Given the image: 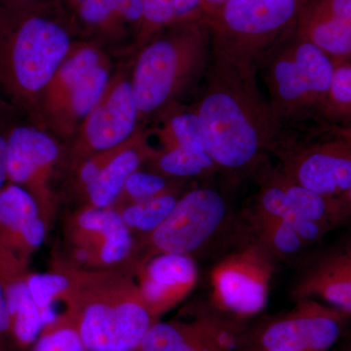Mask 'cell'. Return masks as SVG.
<instances>
[{
    "label": "cell",
    "instance_id": "cell-1",
    "mask_svg": "<svg viewBox=\"0 0 351 351\" xmlns=\"http://www.w3.org/2000/svg\"><path fill=\"white\" fill-rule=\"evenodd\" d=\"M206 87L196 114L218 172L233 182L256 176L285 138L255 62L212 45Z\"/></svg>",
    "mask_w": 351,
    "mask_h": 351
},
{
    "label": "cell",
    "instance_id": "cell-2",
    "mask_svg": "<svg viewBox=\"0 0 351 351\" xmlns=\"http://www.w3.org/2000/svg\"><path fill=\"white\" fill-rule=\"evenodd\" d=\"M64 314L87 351H136L158 321L127 269L73 267V289Z\"/></svg>",
    "mask_w": 351,
    "mask_h": 351
},
{
    "label": "cell",
    "instance_id": "cell-3",
    "mask_svg": "<svg viewBox=\"0 0 351 351\" xmlns=\"http://www.w3.org/2000/svg\"><path fill=\"white\" fill-rule=\"evenodd\" d=\"M277 121L288 133L323 128L335 64L295 27L256 63Z\"/></svg>",
    "mask_w": 351,
    "mask_h": 351
},
{
    "label": "cell",
    "instance_id": "cell-4",
    "mask_svg": "<svg viewBox=\"0 0 351 351\" xmlns=\"http://www.w3.org/2000/svg\"><path fill=\"white\" fill-rule=\"evenodd\" d=\"M211 56V34L202 18L186 21L179 36L147 46L138 58L132 87L138 110L163 107L186 78L207 71Z\"/></svg>",
    "mask_w": 351,
    "mask_h": 351
},
{
    "label": "cell",
    "instance_id": "cell-5",
    "mask_svg": "<svg viewBox=\"0 0 351 351\" xmlns=\"http://www.w3.org/2000/svg\"><path fill=\"white\" fill-rule=\"evenodd\" d=\"M304 0H228L203 15L212 45L257 63L295 27Z\"/></svg>",
    "mask_w": 351,
    "mask_h": 351
},
{
    "label": "cell",
    "instance_id": "cell-6",
    "mask_svg": "<svg viewBox=\"0 0 351 351\" xmlns=\"http://www.w3.org/2000/svg\"><path fill=\"white\" fill-rule=\"evenodd\" d=\"M350 324V316L317 300H295L290 311L247 325L242 351H332Z\"/></svg>",
    "mask_w": 351,
    "mask_h": 351
},
{
    "label": "cell",
    "instance_id": "cell-7",
    "mask_svg": "<svg viewBox=\"0 0 351 351\" xmlns=\"http://www.w3.org/2000/svg\"><path fill=\"white\" fill-rule=\"evenodd\" d=\"M274 156L286 175L323 197L351 188V142L332 129L287 133Z\"/></svg>",
    "mask_w": 351,
    "mask_h": 351
},
{
    "label": "cell",
    "instance_id": "cell-8",
    "mask_svg": "<svg viewBox=\"0 0 351 351\" xmlns=\"http://www.w3.org/2000/svg\"><path fill=\"white\" fill-rule=\"evenodd\" d=\"M274 261L255 240L226 255L212 269L210 304L243 322L257 316L267 306Z\"/></svg>",
    "mask_w": 351,
    "mask_h": 351
},
{
    "label": "cell",
    "instance_id": "cell-9",
    "mask_svg": "<svg viewBox=\"0 0 351 351\" xmlns=\"http://www.w3.org/2000/svg\"><path fill=\"white\" fill-rule=\"evenodd\" d=\"M228 214V202L216 189L189 191L178 199L163 223L145 237L149 252L143 263L159 254L191 256L221 232Z\"/></svg>",
    "mask_w": 351,
    "mask_h": 351
},
{
    "label": "cell",
    "instance_id": "cell-10",
    "mask_svg": "<svg viewBox=\"0 0 351 351\" xmlns=\"http://www.w3.org/2000/svg\"><path fill=\"white\" fill-rule=\"evenodd\" d=\"M246 327L211 304H196L156 321L136 351H242Z\"/></svg>",
    "mask_w": 351,
    "mask_h": 351
},
{
    "label": "cell",
    "instance_id": "cell-11",
    "mask_svg": "<svg viewBox=\"0 0 351 351\" xmlns=\"http://www.w3.org/2000/svg\"><path fill=\"white\" fill-rule=\"evenodd\" d=\"M69 265L82 270L127 269L135 241L117 210L89 207L66 226Z\"/></svg>",
    "mask_w": 351,
    "mask_h": 351
},
{
    "label": "cell",
    "instance_id": "cell-12",
    "mask_svg": "<svg viewBox=\"0 0 351 351\" xmlns=\"http://www.w3.org/2000/svg\"><path fill=\"white\" fill-rule=\"evenodd\" d=\"M292 295L317 300L351 318V230L304 260Z\"/></svg>",
    "mask_w": 351,
    "mask_h": 351
},
{
    "label": "cell",
    "instance_id": "cell-13",
    "mask_svg": "<svg viewBox=\"0 0 351 351\" xmlns=\"http://www.w3.org/2000/svg\"><path fill=\"white\" fill-rule=\"evenodd\" d=\"M69 48V36L61 25L32 16L23 21L16 32L13 66L23 88L38 91L50 82Z\"/></svg>",
    "mask_w": 351,
    "mask_h": 351
},
{
    "label": "cell",
    "instance_id": "cell-14",
    "mask_svg": "<svg viewBox=\"0 0 351 351\" xmlns=\"http://www.w3.org/2000/svg\"><path fill=\"white\" fill-rule=\"evenodd\" d=\"M258 189L254 213L271 218L309 219L331 223L336 230L334 199L323 197L269 163L256 175Z\"/></svg>",
    "mask_w": 351,
    "mask_h": 351
},
{
    "label": "cell",
    "instance_id": "cell-15",
    "mask_svg": "<svg viewBox=\"0 0 351 351\" xmlns=\"http://www.w3.org/2000/svg\"><path fill=\"white\" fill-rule=\"evenodd\" d=\"M137 271L143 297L157 320L191 293L198 276L193 258L180 254L154 256L138 265Z\"/></svg>",
    "mask_w": 351,
    "mask_h": 351
},
{
    "label": "cell",
    "instance_id": "cell-16",
    "mask_svg": "<svg viewBox=\"0 0 351 351\" xmlns=\"http://www.w3.org/2000/svg\"><path fill=\"white\" fill-rule=\"evenodd\" d=\"M47 226L38 202L22 186L10 184L0 193V247L29 265L46 237Z\"/></svg>",
    "mask_w": 351,
    "mask_h": 351
},
{
    "label": "cell",
    "instance_id": "cell-17",
    "mask_svg": "<svg viewBox=\"0 0 351 351\" xmlns=\"http://www.w3.org/2000/svg\"><path fill=\"white\" fill-rule=\"evenodd\" d=\"M295 32L335 66L351 60V0H304Z\"/></svg>",
    "mask_w": 351,
    "mask_h": 351
},
{
    "label": "cell",
    "instance_id": "cell-18",
    "mask_svg": "<svg viewBox=\"0 0 351 351\" xmlns=\"http://www.w3.org/2000/svg\"><path fill=\"white\" fill-rule=\"evenodd\" d=\"M137 110L131 85L121 83L107 103L97 108L88 120L86 135L90 145L104 151L123 142L133 131Z\"/></svg>",
    "mask_w": 351,
    "mask_h": 351
},
{
    "label": "cell",
    "instance_id": "cell-19",
    "mask_svg": "<svg viewBox=\"0 0 351 351\" xmlns=\"http://www.w3.org/2000/svg\"><path fill=\"white\" fill-rule=\"evenodd\" d=\"M57 156V145L45 133L19 127L7 141L8 179L20 186L31 184Z\"/></svg>",
    "mask_w": 351,
    "mask_h": 351
},
{
    "label": "cell",
    "instance_id": "cell-20",
    "mask_svg": "<svg viewBox=\"0 0 351 351\" xmlns=\"http://www.w3.org/2000/svg\"><path fill=\"white\" fill-rule=\"evenodd\" d=\"M60 75L71 91L76 114L86 117L100 100L108 80L98 53L89 48L80 51L62 66Z\"/></svg>",
    "mask_w": 351,
    "mask_h": 351
},
{
    "label": "cell",
    "instance_id": "cell-21",
    "mask_svg": "<svg viewBox=\"0 0 351 351\" xmlns=\"http://www.w3.org/2000/svg\"><path fill=\"white\" fill-rule=\"evenodd\" d=\"M27 276L11 279L2 286L10 316L12 341L22 348L32 346L45 327L29 292Z\"/></svg>",
    "mask_w": 351,
    "mask_h": 351
},
{
    "label": "cell",
    "instance_id": "cell-22",
    "mask_svg": "<svg viewBox=\"0 0 351 351\" xmlns=\"http://www.w3.org/2000/svg\"><path fill=\"white\" fill-rule=\"evenodd\" d=\"M73 267L64 263L48 274H29L27 285L46 325L53 322L60 314L56 304H66L73 289Z\"/></svg>",
    "mask_w": 351,
    "mask_h": 351
},
{
    "label": "cell",
    "instance_id": "cell-23",
    "mask_svg": "<svg viewBox=\"0 0 351 351\" xmlns=\"http://www.w3.org/2000/svg\"><path fill=\"white\" fill-rule=\"evenodd\" d=\"M140 156L134 151L122 152L103 166L97 179L86 189L95 208H110L119 198L129 177L137 170Z\"/></svg>",
    "mask_w": 351,
    "mask_h": 351
},
{
    "label": "cell",
    "instance_id": "cell-24",
    "mask_svg": "<svg viewBox=\"0 0 351 351\" xmlns=\"http://www.w3.org/2000/svg\"><path fill=\"white\" fill-rule=\"evenodd\" d=\"M250 221L255 241L269 252L274 260L294 257L307 248L295 232L294 226L286 219L252 212Z\"/></svg>",
    "mask_w": 351,
    "mask_h": 351
},
{
    "label": "cell",
    "instance_id": "cell-25",
    "mask_svg": "<svg viewBox=\"0 0 351 351\" xmlns=\"http://www.w3.org/2000/svg\"><path fill=\"white\" fill-rule=\"evenodd\" d=\"M323 124L328 129L351 127V60L335 66Z\"/></svg>",
    "mask_w": 351,
    "mask_h": 351
},
{
    "label": "cell",
    "instance_id": "cell-26",
    "mask_svg": "<svg viewBox=\"0 0 351 351\" xmlns=\"http://www.w3.org/2000/svg\"><path fill=\"white\" fill-rule=\"evenodd\" d=\"M177 201L178 198L172 193H164L132 203L119 212L131 232L135 230L149 235L167 218Z\"/></svg>",
    "mask_w": 351,
    "mask_h": 351
},
{
    "label": "cell",
    "instance_id": "cell-27",
    "mask_svg": "<svg viewBox=\"0 0 351 351\" xmlns=\"http://www.w3.org/2000/svg\"><path fill=\"white\" fill-rule=\"evenodd\" d=\"M80 16L89 25H103L113 18L137 22L144 18L143 0H83Z\"/></svg>",
    "mask_w": 351,
    "mask_h": 351
},
{
    "label": "cell",
    "instance_id": "cell-28",
    "mask_svg": "<svg viewBox=\"0 0 351 351\" xmlns=\"http://www.w3.org/2000/svg\"><path fill=\"white\" fill-rule=\"evenodd\" d=\"M144 19L152 27L203 18L201 0H143Z\"/></svg>",
    "mask_w": 351,
    "mask_h": 351
},
{
    "label": "cell",
    "instance_id": "cell-29",
    "mask_svg": "<svg viewBox=\"0 0 351 351\" xmlns=\"http://www.w3.org/2000/svg\"><path fill=\"white\" fill-rule=\"evenodd\" d=\"M159 167L165 174L179 178L197 177L218 171L209 154L178 145L160 157Z\"/></svg>",
    "mask_w": 351,
    "mask_h": 351
},
{
    "label": "cell",
    "instance_id": "cell-30",
    "mask_svg": "<svg viewBox=\"0 0 351 351\" xmlns=\"http://www.w3.org/2000/svg\"><path fill=\"white\" fill-rule=\"evenodd\" d=\"M29 351H87L80 335L64 313L46 325Z\"/></svg>",
    "mask_w": 351,
    "mask_h": 351
},
{
    "label": "cell",
    "instance_id": "cell-31",
    "mask_svg": "<svg viewBox=\"0 0 351 351\" xmlns=\"http://www.w3.org/2000/svg\"><path fill=\"white\" fill-rule=\"evenodd\" d=\"M170 124L176 145L208 154L199 119L195 112L176 115L171 120Z\"/></svg>",
    "mask_w": 351,
    "mask_h": 351
},
{
    "label": "cell",
    "instance_id": "cell-32",
    "mask_svg": "<svg viewBox=\"0 0 351 351\" xmlns=\"http://www.w3.org/2000/svg\"><path fill=\"white\" fill-rule=\"evenodd\" d=\"M123 189L133 203L168 193L167 182L162 177L137 171L127 179Z\"/></svg>",
    "mask_w": 351,
    "mask_h": 351
},
{
    "label": "cell",
    "instance_id": "cell-33",
    "mask_svg": "<svg viewBox=\"0 0 351 351\" xmlns=\"http://www.w3.org/2000/svg\"><path fill=\"white\" fill-rule=\"evenodd\" d=\"M334 206L337 228H348L351 230V188L343 195L334 198Z\"/></svg>",
    "mask_w": 351,
    "mask_h": 351
},
{
    "label": "cell",
    "instance_id": "cell-34",
    "mask_svg": "<svg viewBox=\"0 0 351 351\" xmlns=\"http://www.w3.org/2000/svg\"><path fill=\"white\" fill-rule=\"evenodd\" d=\"M8 339H12L10 316H9L3 288L0 283V346L6 348L5 341Z\"/></svg>",
    "mask_w": 351,
    "mask_h": 351
},
{
    "label": "cell",
    "instance_id": "cell-35",
    "mask_svg": "<svg viewBox=\"0 0 351 351\" xmlns=\"http://www.w3.org/2000/svg\"><path fill=\"white\" fill-rule=\"evenodd\" d=\"M101 168L103 167H101L100 164L95 162V161H88L83 165L82 171H80V178H82L83 184L86 186V189L91 186L92 182L100 174Z\"/></svg>",
    "mask_w": 351,
    "mask_h": 351
},
{
    "label": "cell",
    "instance_id": "cell-36",
    "mask_svg": "<svg viewBox=\"0 0 351 351\" xmlns=\"http://www.w3.org/2000/svg\"><path fill=\"white\" fill-rule=\"evenodd\" d=\"M7 179V141L0 136V193L4 189Z\"/></svg>",
    "mask_w": 351,
    "mask_h": 351
},
{
    "label": "cell",
    "instance_id": "cell-37",
    "mask_svg": "<svg viewBox=\"0 0 351 351\" xmlns=\"http://www.w3.org/2000/svg\"><path fill=\"white\" fill-rule=\"evenodd\" d=\"M228 0H201V10H202V15L214 10L217 7L221 6V4L225 3Z\"/></svg>",
    "mask_w": 351,
    "mask_h": 351
},
{
    "label": "cell",
    "instance_id": "cell-38",
    "mask_svg": "<svg viewBox=\"0 0 351 351\" xmlns=\"http://www.w3.org/2000/svg\"><path fill=\"white\" fill-rule=\"evenodd\" d=\"M339 346H341L339 351H351V324Z\"/></svg>",
    "mask_w": 351,
    "mask_h": 351
},
{
    "label": "cell",
    "instance_id": "cell-39",
    "mask_svg": "<svg viewBox=\"0 0 351 351\" xmlns=\"http://www.w3.org/2000/svg\"><path fill=\"white\" fill-rule=\"evenodd\" d=\"M332 130L337 132L339 135L343 136V137L348 138L351 142V127L343 129H332Z\"/></svg>",
    "mask_w": 351,
    "mask_h": 351
},
{
    "label": "cell",
    "instance_id": "cell-40",
    "mask_svg": "<svg viewBox=\"0 0 351 351\" xmlns=\"http://www.w3.org/2000/svg\"><path fill=\"white\" fill-rule=\"evenodd\" d=\"M0 351H10V350H9L8 348H2V346H0Z\"/></svg>",
    "mask_w": 351,
    "mask_h": 351
},
{
    "label": "cell",
    "instance_id": "cell-41",
    "mask_svg": "<svg viewBox=\"0 0 351 351\" xmlns=\"http://www.w3.org/2000/svg\"><path fill=\"white\" fill-rule=\"evenodd\" d=\"M73 1L78 2V3H82V2L83 1V0H73Z\"/></svg>",
    "mask_w": 351,
    "mask_h": 351
},
{
    "label": "cell",
    "instance_id": "cell-42",
    "mask_svg": "<svg viewBox=\"0 0 351 351\" xmlns=\"http://www.w3.org/2000/svg\"><path fill=\"white\" fill-rule=\"evenodd\" d=\"M23 1H29V0H23Z\"/></svg>",
    "mask_w": 351,
    "mask_h": 351
}]
</instances>
